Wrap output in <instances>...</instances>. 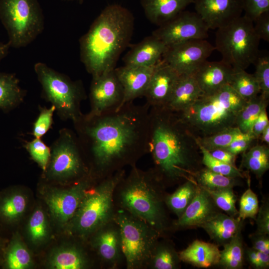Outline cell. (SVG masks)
<instances>
[{
  "label": "cell",
  "mask_w": 269,
  "mask_h": 269,
  "mask_svg": "<svg viewBox=\"0 0 269 269\" xmlns=\"http://www.w3.org/2000/svg\"><path fill=\"white\" fill-rule=\"evenodd\" d=\"M248 183V188L242 194L240 200L238 217L243 220L247 218L255 220L259 209L257 195L251 188L250 181Z\"/></svg>",
  "instance_id": "obj_44"
},
{
  "label": "cell",
  "mask_w": 269,
  "mask_h": 269,
  "mask_svg": "<svg viewBox=\"0 0 269 269\" xmlns=\"http://www.w3.org/2000/svg\"><path fill=\"white\" fill-rule=\"evenodd\" d=\"M229 85L246 101L259 95L260 88L253 74L245 70L233 69Z\"/></svg>",
  "instance_id": "obj_36"
},
{
  "label": "cell",
  "mask_w": 269,
  "mask_h": 269,
  "mask_svg": "<svg viewBox=\"0 0 269 269\" xmlns=\"http://www.w3.org/2000/svg\"><path fill=\"white\" fill-rule=\"evenodd\" d=\"M179 76L162 60L156 64L144 95L149 108L164 107L166 105Z\"/></svg>",
  "instance_id": "obj_17"
},
{
  "label": "cell",
  "mask_w": 269,
  "mask_h": 269,
  "mask_svg": "<svg viewBox=\"0 0 269 269\" xmlns=\"http://www.w3.org/2000/svg\"><path fill=\"white\" fill-rule=\"evenodd\" d=\"M149 118L148 153L163 182L194 179L202 168L196 137L175 112L165 107H151Z\"/></svg>",
  "instance_id": "obj_2"
},
{
  "label": "cell",
  "mask_w": 269,
  "mask_h": 269,
  "mask_svg": "<svg viewBox=\"0 0 269 269\" xmlns=\"http://www.w3.org/2000/svg\"><path fill=\"white\" fill-rule=\"evenodd\" d=\"M198 185L195 179H188L172 194L167 195L165 202L167 207L179 218L195 197Z\"/></svg>",
  "instance_id": "obj_31"
},
{
  "label": "cell",
  "mask_w": 269,
  "mask_h": 269,
  "mask_svg": "<svg viewBox=\"0 0 269 269\" xmlns=\"http://www.w3.org/2000/svg\"><path fill=\"white\" fill-rule=\"evenodd\" d=\"M268 102L261 94L247 101L237 116L236 127L243 133H252L255 122L262 111L267 108Z\"/></svg>",
  "instance_id": "obj_33"
},
{
  "label": "cell",
  "mask_w": 269,
  "mask_h": 269,
  "mask_svg": "<svg viewBox=\"0 0 269 269\" xmlns=\"http://www.w3.org/2000/svg\"><path fill=\"white\" fill-rule=\"evenodd\" d=\"M134 18L126 7L118 4L107 5L79 39L80 57L92 77L115 69L129 45Z\"/></svg>",
  "instance_id": "obj_3"
},
{
  "label": "cell",
  "mask_w": 269,
  "mask_h": 269,
  "mask_svg": "<svg viewBox=\"0 0 269 269\" xmlns=\"http://www.w3.org/2000/svg\"><path fill=\"white\" fill-rule=\"evenodd\" d=\"M266 109L262 111L253 126L252 133L256 139L259 138L264 130L269 126Z\"/></svg>",
  "instance_id": "obj_52"
},
{
  "label": "cell",
  "mask_w": 269,
  "mask_h": 269,
  "mask_svg": "<svg viewBox=\"0 0 269 269\" xmlns=\"http://www.w3.org/2000/svg\"><path fill=\"white\" fill-rule=\"evenodd\" d=\"M209 30L196 12L184 10L159 26L152 35L170 46L191 40L206 39Z\"/></svg>",
  "instance_id": "obj_12"
},
{
  "label": "cell",
  "mask_w": 269,
  "mask_h": 269,
  "mask_svg": "<svg viewBox=\"0 0 269 269\" xmlns=\"http://www.w3.org/2000/svg\"><path fill=\"white\" fill-rule=\"evenodd\" d=\"M25 147L31 157L35 161L44 172L48 166L51 149L41 139L34 138L27 142Z\"/></svg>",
  "instance_id": "obj_43"
},
{
  "label": "cell",
  "mask_w": 269,
  "mask_h": 269,
  "mask_svg": "<svg viewBox=\"0 0 269 269\" xmlns=\"http://www.w3.org/2000/svg\"><path fill=\"white\" fill-rule=\"evenodd\" d=\"M233 69L223 61L204 62L193 74L203 95L213 94L228 85Z\"/></svg>",
  "instance_id": "obj_21"
},
{
  "label": "cell",
  "mask_w": 269,
  "mask_h": 269,
  "mask_svg": "<svg viewBox=\"0 0 269 269\" xmlns=\"http://www.w3.org/2000/svg\"><path fill=\"white\" fill-rule=\"evenodd\" d=\"M256 221L257 230L255 232L263 234L269 235V204L266 200L262 203L259 207Z\"/></svg>",
  "instance_id": "obj_49"
},
{
  "label": "cell",
  "mask_w": 269,
  "mask_h": 269,
  "mask_svg": "<svg viewBox=\"0 0 269 269\" xmlns=\"http://www.w3.org/2000/svg\"><path fill=\"white\" fill-rule=\"evenodd\" d=\"M10 48L8 42L3 43L0 41V63L7 56Z\"/></svg>",
  "instance_id": "obj_54"
},
{
  "label": "cell",
  "mask_w": 269,
  "mask_h": 269,
  "mask_svg": "<svg viewBox=\"0 0 269 269\" xmlns=\"http://www.w3.org/2000/svg\"><path fill=\"white\" fill-rule=\"evenodd\" d=\"M27 232L29 240L34 245H40L47 239L48 220L41 208L37 207L33 211L28 222Z\"/></svg>",
  "instance_id": "obj_38"
},
{
  "label": "cell",
  "mask_w": 269,
  "mask_h": 269,
  "mask_svg": "<svg viewBox=\"0 0 269 269\" xmlns=\"http://www.w3.org/2000/svg\"><path fill=\"white\" fill-rule=\"evenodd\" d=\"M241 166L261 178L269 168V148L265 144H257L245 151Z\"/></svg>",
  "instance_id": "obj_34"
},
{
  "label": "cell",
  "mask_w": 269,
  "mask_h": 269,
  "mask_svg": "<svg viewBox=\"0 0 269 269\" xmlns=\"http://www.w3.org/2000/svg\"><path fill=\"white\" fill-rule=\"evenodd\" d=\"M206 190L210 194L216 206L221 211H224L226 214L231 216L235 217L238 216V210L236 206L237 198L233 188Z\"/></svg>",
  "instance_id": "obj_41"
},
{
  "label": "cell",
  "mask_w": 269,
  "mask_h": 269,
  "mask_svg": "<svg viewBox=\"0 0 269 269\" xmlns=\"http://www.w3.org/2000/svg\"><path fill=\"white\" fill-rule=\"evenodd\" d=\"M246 16L254 21L261 14L269 11V0H242Z\"/></svg>",
  "instance_id": "obj_46"
},
{
  "label": "cell",
  "mask_w": 269,
  "mask_h": 269,
  "mask_svg": "<svg viewBox=\"0 0 269 269\" xmlns=\"http://www.w3.org/2000/svg\"><path fill=\"white\" fill-rule=\"evenodd\" d=\"M201 153L202 163L205 167L214 172L234 178H244V175L237 167L213 157L209 152L198 144Z\"/></svg>",
  "instance_id": "obj_40"
},
{
  "label": "cell",
  "mask_w": 269,
  "mask_h": 269,
  "mask_svg": "<svg viewBox=\"0 0 269 269\" xmlns=\"http://www.w3.org/2000/svg\"><path fill=\"white\" fill-rule=\"evenodd\" d=\"M181 262L178 252L170 243L158 241L148 267L153 269H177L180 267Z\"/></svg>",
  "instance_id": "obj_35"
},
{
  "label": "cell",
  "mask_w": 269,
  "mask_h": 269,
  "mask_svg": "<svg viewBox=\"0 0 269 269\" xmlns=\"http://www.w3.org/2000/svg\"><path fill=\"white\" fill-rule=\"evenodd\" d=\"M0 20L10 47H26L44 29L43 10L38 0H0Z\"/></svg>",
  "instance_id": "obj_10"
},
{
  "label": "cell",
  "mask_w": 269,
  "mask_h": 269,
  "mask_svg": "<svg viewBox=\"0 0 269 269\" xmlns=\"http://www.w3.org/2000/svg\"><path fill=\"white\" fill-rule=\"evenodd\" d=\"M194 178L197 184L208 190L232 188L240 185V178L226 176L208 168H201L194 175Z\"/></svg>",
  "instance_id": "obj_37"
},
{
  "label": "cell",
  "mask_w": 269,
  "mask_h": 269,
  "mask_svg": "<svg viewBox=\"0 0 269 269\" xmlns=\"http://www.w3.org/2000/svg\"><path fill=\"white\" fill-rule=\"evenodd\" d=\"M34 70L41 87L42 97L54 106L59 117L73 123L83 115L80 104L86 98L80 81H73L47 64L38 62Z\"/></svg>",
  "instance_id": "obj_7"
},
{
  "label": "cell",
  "mask_w": 269,
  "mask_h": 269,
  "mask_svg": "<svg viewBox=\"0 0 269 269\" xmlns=\"http://www.w3.org/2000/svg\"><path fill=\"white\" fill-rule=\"evenodd\" d=\"M250 238L253 248L257 251L269 254V235L255 232L250 235Z\"/></svg>",
  "instance_id": "obj_51"
},
{
  "label": "cell",
  "mask_w": 269,
  "mask_h": 269,
  "mask_svg": "<svg viewBox=\"0 0 269 269\" xmlns=\"http://www.w3.org/2000/svg\"><path fill=\"white\" fill-rule=\"evenodd\" d=\"M118 185L121 208L143 220L161 234L168 228L164 183L154 168L142 170L135 165Z\"/></svg>",
  "instance_id": "obj_4"
},
{
  "label": "cell",
  "mask_w": 269,
  "mask_h": 269,
  "mask_svg": "<svg viewBox=\"0 0 269 269\" xmlns=\"http://www.w3.org/2000/svg\"><path fill=\"white\" fill-rule=\"evenodd\" d=\"M55 107L52 105L49 108H42L33 123L32 134L34 138H41L51 127Z\"/></svg>",
  "instance_id": "obj_45"
},
{
  "label": "cell",
  "mask_w": 269,
  "mask_h": 269,
  "mask_svg": "<svg viewBox=\"0 0 269 269\" xmlns=\"http://www.w3.org/2000/svg\"><path fill=\"white\" fill-rule=\"evenodd\" d=\"M244 221L238 217L231 216L221 211L200 228L206 231L215 244L223 246L242 230Z\"/></svg>",
  "instance_id": "obj_23"
},
{
  "label": "cell",
  "mask_w": 269,
  "mask_h": 269,
  "mask_svg": "<svg viewBox=\"0 0 269 269\" xmlns=\"http://www.w3.org/2000/svg\"><path fill=\"white\" fill-rule=\"evenodd\" d=\"M215 50L206 39H194L167 46L162 60L179 75H192Z\"/></svg>",
  "instance_id": "obj_13"
},
{
  "label": "cell",
  "mask_w": 269,
  "mask_h": 269,
  "mask_svg": "<svg viewBox=\"0 0 269 269\" xmlns=\"http://www.w3.org/2000/svg\"><path fill=\"white\" fill-rule=\"evenodd\" d=\"M155 65L151 67L125 65L115 68L114 71L122 86L124 94L123 101L118 110L136 98L144 96Z\"/></svg>",
  "instance_id": "obj_19"
},
{
  "label": "cell",
  "mask_w": 269,
  "mask_h": 269,
  "mask_svg": "<svg viewBox=\"0 0 269 269\" xmlns=\"http://www.w3.org/2000/svg\"><path fill=\"white\" fill-rule=\"evenodd\" d=\"M202 93L193 75H180L172 95L165 108L176 112L193 104Z\"/></svg>",
  "instance_id": "obj_26"
},
{
  "label": "cell",
  "mask_w": 269,
  "mask_h": 269,
  "mask_svg": "<svg viewBox=\"0 0 269 269\" xmlns=\"http://www.w3.org/2000/svg\"><path fill=\"white\" fill-rule=\"evenodd\" d=\"M255 73L254 74L260 87V93L263 97L269 98V55L268 52L260 51L255 60Z\"/></svg>",
  "instance_id": "obj_42"
},
{
  "label": "cell",
  "mask_w": 269,
  "mask_h": 269,
  "mask_svg": "<svg viewBox=\"0 0 269 269\" xmlns=\"http://www.w3.org/2000/svg\"><path fill=\"white\" fill-rule=\"evenodd\" d=\"M240 230L220 251V257L217 266L225 269H240L243 268L245 258V248Z\"/></svg>",
  "instance_id": "obj_32"
},
{
  "label": "cell",
  "mask_w": 269,
  "mask_h": 269,
  "mask_svg": "<svg viewBox=\"0 0 269 269\" xmlns=\"http://www.w3.org/2000/svg\"><path fill=\"white\" fill-rule=\"evenodd\" d=\"M50 149L49 161L44 171L49 179L76 182L90 174L77 136L71 131L61 130Z\"/></svg>",
  "instance_id": "obj_11"
},
{
  "label": "cell",
  "mask_w": 269,
  "mask_h": 269,
  "mask_svg": "<svg viewBox=\"0 0 269 269\" xmlns=\"http://www.w3.org/2000/svg\"><path fill=\"white\" fill-rule=\"evenodd\" d=\"M245 257L254 269H264L269 267V254L256 250L252 247L245 249Z\"/></svg>",
  "instance_id": "obj_47"
},
{
  "label": "cell",
  "mask_w": 269,
  "mask_h": 269,
  "mask_svg": "<svg viewBox=\"0 0 269 269\" xmlns=\"http://www.w3.org/2000/svg\"><path fill=\"white\" fill-rule=\"evenodd\" d=\"M242 133L237 127H233L210 135L196 137L198 144L208 151H211L226 148Z\"/></svg>",
  "instance_id": "obj_39"
},
{
  "label": "cell",
  "mask_w": 269,
  "mask_h": 269,
  "mask_svg": "<svg viewBox=\"0 0 269 269\" xmlns=\"http://www.w3.org/2000/svg\"><path fill=\"white\" fill-rule=\"evenodd\" d=\"M260 136L263 141L267 144H269V126H268L262 132Z\"/></svg>",
  "instance_id": "obj_55"
},
{
  "label": "cell",
  "mask_w": 269,
  "mask_h": 269,
  "mask_svg": "<svg viewBox=\"0 0 269 269\" xmlns=\"http://www.w3.org/2000/svg\"><path fill=\"white\" fill-rule=\"evenodd\" d=\"M123 96V88L114 69L92 77L89 93L90 111L86 115L91 117L117 110Z\"/></svg>",
  "instance_id": "obj_15"
},
{
  "label": "cell",
  "mask_w": 269,
  "mask_h": 269,
  "mask_svg": "<svg viewBox=\"0 0 269 269\" xmlns=\"http://www.w3.org/2000/svg\"><path fill=\"white\" fill-rule=\"evenodd\" d=\"M26 196L21 191L9 189L0 193V224L10 226L16 224L27 206Z\"/></svg>",
  "instance_id": "obj_27"
},
{
  "label": "cell",
  "mask_w": 269,
  "mask_h": 269,
  "mask_svg": "<svg viewBox=\"0 0 269 269\" xmlns=\"http://www.w3.org/2000/svg\"><path fill=\"white\" fill-rule=\"evenodd\" d=\"M214 158L232 166H236V155L231 153L225 148H218L208 151Z\"/></svg>",
  "instance_id": "obj_53"
},
{
  "label": "cell",
  "mask_w": 269,
  "mask_h": 269,
  "mask_svg": "<svg viewBox=\"0 0 269 269\" xmlns=\"http://www.w3.org/2000/svg\"><path fill=\"white\" fill-rule=\"evenodd\" d=\"M260 41L253 21L244 15L216 29L214 47L222 61L234 70H245L257 58Z\"/></svg>",
  "instance_id": "obj_8"
},
{
  "label": "cell",
  "mask_w": 269,
  "mask_h": 269,
  "mask_svg": "<svg viewBox=\"0 0 269 269\" xmlns=\"http://www.w3.org/2000/svg\"><path fill=\"white\" fill-rule=\"evenodd\" d=\"M48 264L49 267L54 269H83L88 267L89 262L83 250L70 245L55 250Z\"/></svg>",
  "instance_id": "obj_30"
},
{
  "label": "cell",
  "mask_w": 269,
  "mask_h": 269,
  "mask_svg": "<svg viewBox=\"0 0 269 269\" xmlns=\"http://www.w3.org/2000/svg\"><path fill=\"white\" fill-rule=\"evenodd\" d=\"M65 1H82L83 0H63Z\"/></svg>",
  "instance_id": "obj_57"
},
{
  "label": "cell",
  "mask_w": 269,
  "mask_h": 269,
  "mask_svg": "<svg viewBox=\"0 0 269 269\" xmlns=\"http://www.w3.org/2000/svg\"><path fill=\"white\" fill-rule=\"evenodd\" d=\"M32 263L31 254L19 234L13 233L2 252V267L7 269H26L32 266Z\"/></svg>",
  "instance_id": "obj_28"
},
{
  "label": "cell",
  "mask_w": 269,
  "mask_h": 269,
  "mask_svg": "<svg viewBox=\"0 0 269 269\" xmlns=\"http://www.w3.org/2000/svg\"><path fill=\"white\" fill-rule=\"evenodd\" d=\"M196 12L209 29L224 27L241 16L242 0H192Z\"/></svg>",
  "instance_id": "obj_16"
},
{
  "label": "cell",
  "mask_w": 269,
  "mask_h": 269,
  "mask_svg": "<svg viewBox=\"0 0 269 269\" xmlns=\"http://www.w3.org/2000/svg\"><path fill=\"white\" fill-rule=\"evenodd\" d=\"M149 107L127 103L99 116L83 115L73 123L90 174L103 179L148 153Z\"/></svg>",
  "instance_id": "obj_1"
},
{
  "label": "cell",
  "mask_w": 269,
  "mask_h": 269,
  "mask_svg": "<svg viewBox=\"0 0 269 269\" xmlns=\"http://www.w3.org/2000/svg\"><path fill=\"white\" fill-rule=\"evenodd\" d=\"M96 179L90 174L66 189H52L45 200L53 219L61 225H66L77 210L86 190Z\"/></svg>",
  "instance_id": "obj_14"
},
{
  "label": "cell",
  "mask_w": 269,
  "mask_h": 269,
  "mask_svg": "<svg viewBox=\"0 0 269 269\" xmlns=\"http://www.w3.org/2000/svg\"><path fill=\"white\" fill-rule=\"evenodd\" d=\"M192 3V0H141L146 18L158 26L170 20Z\"/></svg>",
  "instance_id": "obj_25"
},
{
  "label": "cell",
  "mask_w": 269,
  "mask_h": 269,
  "mask_svg": "<svg viewBox=\"0 0 269 269\" xmlns=\"http://www.w3.org/2000/svg\"><path fill=\"white\" fill-rule=\"evenodd\" d=\"M167 46L152 35L145 37L134 45L123 58L125 66L131 67H151L160 60Z\"/></svg>",
  "instance_id": "obj_22"
},
{
  "label": "cell",
  "mask_w": 269,
  "mask_h": 269,
  "mask_svg": "<svg viewBox=\"0 0 269 269\" xmlns=\"http://www.w3.org/2000/svg\"><path fill=\"white\" fill-rule=\"evenodd\" d=\"M256 139L252 133H242L225 149L231 153L237 155L246 151L252 142Z\"/></svg>",
  "instance_id": "obj_48"
},
{
  "label": "cell",
  "mask_w": 269,
  "mask_h": 269,
  "mask_svg": "<svg viewBox=\"0 0 269 269\" xmlns=\"http://www.w3.org/2000/svg\"><path fill=\"white\" fill-rule=\"evenodd\" d=\"M113 219L120 232L121 248L128 269L148 267L161 234L143 220L121 208Z\"/></svg>",
  "instance_id": "obj_9"
},
{
  "label": "cell",
  "mask_w": 269,
  "mask_h": 269,
  "mask_svg": "<svg viewBox=\"0 0 269 269\" xmlns=\"http://www.w3.org/2000/svg\"><path fill=\"white\" fill-rule=\"evenodd\" d=\"M255 32L260 38L266 42H269V11L265 12L253 21Z\"/></svg>",
  "instance_id": "obj_50"
},
{
  "label": "cell",
  "mask_w": 269,
  "mask_h": 269,
  "mask_svg": "<svg viewBox=\"0 0 269 269\" xmlns=\"http://www.w3.org/2000/svg\"><path fill=\"white\" fill-rule=\"evenodd\" d=\"M246 102L228 84L213 94L202 95L187 108L175 112L195 137H203L236 127Z\"/></svg>",
  "instance_id": "obj_5"
},
{
  "label": "cell",
  "mask_w": 269,
  "mask_h": 269,
  "mask_svg": "<svg viewBox=\"0 0 269 269\" xmlns=\"http://www.w3.org/2000/svg\"><path fill=\"white\" fill-rule=\"evenodd\" d=\"M221 211L209 192L198 185L193 199L182 215L173 223V227L177 229L200 228Z\"/></svg>",
  "instance_id": "obj_18"
},
{
  "label": "cell",
  "mask_w": 269,
  "mask_h": 269,
  "mask_svg": "<svg viewBox=\"0 0 269 269\" xmlns=\"http://www.w3.org/2000/svg\"><path fill=\"white\" fill-rule=\"evenodd\" d=\"M92 235V245L99 257L106 264L115 267L123 256L117 224L113 219Z\"/></svg>",
  "instance_id": "obj_20"
},
{
  "label": "cell",
  "mask_w": 269,
  "mask_h": 269,
  "mask_svg": "<svg viewBox=\"0 0 269 269\" xmlns=\"http://www.w3.org/2000/svg\"><path fill=\"white\" fill-rule=\"evenodd\" d=\"M26 91L14 73L0 71V111L9 112L23 101Z\"/></svg>",
  "instance_id": "obj_29"
},
{
  "label": "cell",
  "mask_w": 269,
  "mask_h": 269,
  "mask_svg": "<svg viewBox=\"0 0 269 269\" xmlns=\"http://www.w3.org/2000/svg\"><path fill=\"white\" fill-rule=\"evenodd\" d=\"M125 176L124 170H118L86 190L74 215L67 224L71 234L85 239L113 219L115 192Z\"/></svg>",
  "instance_id": "obj_6"
},
{
  "label": "cell",
  "mask_w": 269,
  "mask_h": 269,
  "mask_svg": "<svg viewBox=\"0 0 269 269\" xmlns=\"http://www.w3.org/2000/svg\"><path fill=\"white\" fill-rule=\"evenodd\" d=\"M7 241L0 237V264L1 263L2 252Z\"/></svg>",
  "instance_id": "obj_56"
},
{
  "label": "cell",
  "mask_w": 269,
  "mask_h": 269,
  "mask_svg": "<svg viewBox=\"0 0 269 269\" xmlns=\"http://www.w3.org/2000/svg\"><path fill=\"white\" fill-rule=\"evenodd\" d=\"M178 254L182 262L199 268H208L218 265L220 250L215 243L196 240Z\"/></svg>",
  "instance_id": "obj_24"
}]
</instances>
